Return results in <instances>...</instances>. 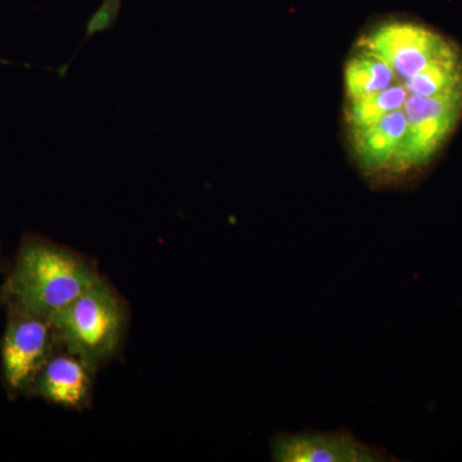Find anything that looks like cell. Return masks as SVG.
Listing matches in <instances>:
<instances>
[{
  "label": "cell",
  "instance_id": "6da1fadb",
  "mask_svg": "<svg viewBox=\"0 0 462 462\" xmlns=\"http://www.w3.org/2000/svg\"><path fill=\"white\" fill-rule=\"evenodd\" d=\"M349 157L374 188L420 178L462 121V47L412 17L369 23L343 66Z\"/></svg>",
  "mask_w": 462,
  "mask_h": 462
},
{
  "label": "cell",
  "instance_id": "7a4b0ae2",
  "mask_svg": "<svg viewBox=\"0 0 462 462\" xmlns=\"http://www.w3.org/2000/svg\"><path fill=\"white\" fill-rule=\"evenodd\" d=\"M99 279L78 254L39 236H27L0 296L3 302L51 321Z\"/></svg>",
  "mask_w": 462,
  "mask_h": 462
},
{
  "label": "cell",
  "instance_id": "3957f363",
  "mask_svg": "<svg viewBox=\"0 0 462 462\" xmlns=\"http://www.w3.org/2000/svg\"><path fill=\"white\" fill-rule=\"evenodd\" d=\"M56 345L96 372L120 345L125 312L102 279L51 319Z\"/></svg>",
  "mask_w": 462,
  "mask_h": 462
},
{
  "label": "cell",
  "instance_id": "277c9868",
  "mask_svg": "<svg viewBox=\"0 0 462 462\" xmlns=\"http://www.w3.org/2000/svg\"><path fill=\"white\" fill-rule=\"evenodd\" d=\"M7 306V327L0 346L3 379L11 393H20L30 391L56 339L50 320L11 303Z\"/></svg>",
  "mask_w": 462,
  "mask_h": 462
},
{
  "label": "cell",
  "instance_id": "5b68a950",
  "mask_svg": "<svg viewBox=\"0 0 462 462\" xmlns=\"http://www.w3.org/2000/svg\"><path fill=\"white\" fill-rule=\"evenodd\" d=\"M270 447L278 462L397 461L387 449L364 443L348 430L279 433Z\"/></svg>",
  "mask_w": 462,
  "mask_h": 462
},
{
  "label": "cell",
  "instance_id": "8992f818",
  "mask_svg": "<svg viewBox=\"0 0 462 462\" xmlns=\"http://www.w3.org/2000/svg\"><path fill=\"white\" fill-rule=\"evenodd\" d=\"M91 370L69 352L51 355L29 392L60 406L78 409L89 400Z\"/></svg>",
  "mask_w": 462,
  "mask_h": 462
},
{
  "label": "cell",
  "instance_id": "52a82bcc",
  "mask_svg": "<svg viewBox=\"0 0 462 462\" xmlns=\"http://www.w3.org/2000/svg\"><path fill=\"white\" fill-rule=\"evenodd\" d=\"M121 2L123 0H103L100 7L88 23L87 36L85 41L96 35L97 32L111 29L120 14ZM84 41V42H85Z\"/></svg>",
  "mask_w": 462,
  "mask_h": 462
},
{
  "label": "cell",
  "instance_id": "ba28073f",
  "mask_svg": "<svg viewBox=\"0 0 462 462\" xmlns=\"http://www.w3.org/2000/svg\"><path fill=\"white\" fill-rule=\"evenodd\" d=\"M0 302H3L2 296H0Z\"/></svg>",
  "mask_w": 462,
  "mask_h": 462
}]
</instances>
